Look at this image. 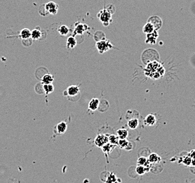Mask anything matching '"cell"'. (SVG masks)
Segmentation results:
<instances>
[{
  "label": "cell",
  "mask_w": 195,
  "mask_h": 183,
  "mask_svg": "<svg viewBox=\"0 0 195 183\" xmlns=\"http://www.w3.org/2000/svg\"><path fill=\"white\" fill-rule=\"evenodd\" d=\"M98 17L102 24L105 25H108L110 21H112V13L109 9H104L98 13Z\"/></svg>",
  "instance_id": "cell-1"
},
{
  "label": "cell",
  "mask_w": 195,
  "mask_h": 183,
  "mask_svg": "<svg viewBox=\"0 0 195 183\" xmlns=\"http://www.w3.org/2000/svg\"><path fill=\"white\" fill-rule=\"evenodd\" d=\"M113 47L112 44L110 43L109 40H102L98 41L96 43V48L99 53L102 54L105 52H107Z\"/></svg>",
  "instance_id": "cell-2"
},
{
  "label": "cell",
  "mask_w": 195,
  "mask_h": 183,
  "mask_svg": "<svg viewBox=\"0 0 195 183\" xmlns=\"http://www.w3.org/2000/svg\"><path fill=\"white\" fill-rule=\"evenodd\" d=\"M94 142L98 147H102L109 142V136L103 134H99L95 138Z\"/></svg>",
  "instance_id": "cell-3"
},
{
  "label": "cell",
  "mask_w": 195,
  "mask_h": 183,
  "mask_svg": "<svg viewBox=\"0 0 195 183\" xmlns=\"http://www.w3.org/2000/svg\"><path fill=\"white\" fill-rule=\"evenodd\" d=\"M44 7H45L46 11H47V13H49V14L56 15L58 13V5L56 3L53 2V1H49V2L44 5Z\"/></svg>",
  "instance_id": "cell-4"
},
{
  "label": "cell",
  "mask_w": 195,
  "mask_h": 183,
  "mask_svg": "<svg viewBox=\"0 0 195 183\" xmlns=\"http://www.w3.org/2000/svg\"><path fill=\"white\" fill-rule=\"evenodd\" d=\"M67 95L70 97H75L80 93V90L78 85H71L66 90Z\"/></svg>",
  "instance_id": "cell-5"
},
{
  "label": "cell",
  "mask_w": 195,
  "mask_h": 183,
  "mask_svg": "<svg viewBox=\"0 0 195 183\" xmlns=\"http://www.w3.org/2000/svg\"><path fill=\"white\" fill-rule=\"evenodd\" d=\"M67 123L65 121H62V122H60L59 123L57 124V125L55 127V131L57 132V133L59 134V135H62V134H64L67 131Z\"/></svg>",
  "instance_id": "cell-6"
},
{
  "label": "cell",
  "mask_w": 195,
  "mask_h": 183,
  "mask_svg": "<svg viewBox=\"0 0 195 183\" xmlns=\"http://www.w3.org/2000/svg\"><path fill=\"white\" fill-rule=\"evenodd\" d=\"M156 122V117L153 114H149L145 117V120H144V123L146 125L148 126H153L155 125Z\"/></svg>",
  "instance_id": "cell-7"
},
{
  "label": "cell",
  "mask_w": 195,
  "mask_h": 183,
  "mask_svg": "<svg viewBox=\"0 0 195 183\" xmlns=\"http://www.w3.org/2000/svg\"><path fill=\"white\" fill-rule=\"evenodd\" d=\"M99 99H97V98H93V99L91 100L89 104V109L90 111H92L97 110L98 107H99Z\"/></svg>",
  "instance_id": "cell-8"
},
{
  "label": "cell",
  "mask_w": 195,
  "mask_h": 183,
  "mask_svg": "<svg viewBox=\"0 0 195 183\" xmlns=\"http://www.w3.org/2000/svg\"><path fill=\"white\" fill-rule=\"evenodd\" d=\"M53 82V76L52 75L45 74L41 78V83L42 84H52Z\"/></svg>",
  "instance_id": "cell-9"
},
{
  "label": "cell",
  "mask_w": 195,
  "mask_h": 183,
  "mask_svg": "<svg viewBox=\"0 0 195 183\" xmlns=\"http://www.w3.org/2000/svg\"><path fill=\"white\" fill-rule=\"evenodd\" d=\"M161 161V157L156 153H152L149 156L148 161L150 164H157Z\"/></svg>",
  "instance_id": "cell-10"
},
{
  "label": "cell",
  "mask_w": 195,
  "mask_h": 183,
  "mask_svg": "<svg viewBox=\"0 0 195 183\" xmlns=\"http://www.w3.org/2000/svg\"><path fill=\"white\" fill-rule=\"evenodd\" d=\"M127 125H128V127L132 130H134L136 129L138 127L139 125V121H138V118H130V120H128V123H127Z\"/></svg>",
  "instance_id": "cell-11"
},
{
  "label": "cell",
  "mask_w": 195,
  "mask_h": 183,
  "mask_svg": "<svg viewBox=\"0 0 195 183\" xmlns=\"http://www.w3.org/2000/svg\"><path fill=\"white\" fill-rule=\"evenodd\" d=\"M20 37L22 40H27L31 38V31L27 28H24L20 33Z\"/></svg>",
  "instance_id": "cell-12"
},
{
  "label": "cell",
  "mask_w": 195,
  "mask_h": 183,
  "mask_svg": "<svg viewBox=\"0 0 195 183\" xmlns=\"http://www.w3.org/2000/svg\"><path fill=\"white\" fill-rule=\"evenodd\" d=\"M41 35H42V34H41V31L39 29L35 28L33 31H31V38L33 40H38L41 39Z\"/></svg>",
  "instance_id": "cell-13"
},
{
  "label": "cell",
  "mask_w": 195,
  "mask_h": 183,
  "mask_svg": "<svg viewBox=\"0 0 195 183\" xmlns=\"http://www.w3.org/2000/svg\"><path fill=\"white\" fill-rule=\"evenodd\" d=\"M116 135L119 139H127L128 135V132L126 129H119L116 131Z\"/></svg>",
  "instance_id": "cell-14"
},
{
  "label": "cell",
  "mask_w": 195,
  "mask_h": 183,
  "mask_svg": "<svg viewBox=\"0 0 195 183\" xmlns=\"http://www.w3.org/2000/svg\"><path fill=\"white\" fill-rule=\"evenodd\" d=\"M43 90L44 92H45L46 95L48 96L50 93H52L54 90V86L52 84H43Z\"/></svg>",
  "instance_id": "cell-15"
},
{
  "label": "cell",
  "mask_w": 195,
  "mask_h": 183,
  "mask_svg": "<svg viewBox=\"0 0 195 183\" xmlns=\"http://www.w3.org/2000/svg\"><path fill=\"white\" fill-rule=\"evenodd\" d=\"M155 28L153 26L152 24H151L150 23L147 22L146 23V25L143 27V32L146 34H150L153 33L154 31Z\"/></svg>",
  "instance_id": "cell-16"
},
{
  "label": "cell",
  "mask_w": 195,
  "mask_h": 183,
  "mask_svg": "<svg viewBox=\"0 0 195 183\" xmlns=\"http://www.w3.org/2000/svg\"><path fill=\"white\" fill-rule=\"evenodd\" d=\"M77 45V40L74 37H70L67 40V47L68 49H73Z\"/></svg>",
  "instance_id": "cell-17"
},
{
  "label": "cell",
  "mask_w": 195,
  "mask_h": 183,
  "mask_svg": "<svg viewBox=\"0 0 195 183\" xmlns=\"http://www.w3.org/2000/svg\"><path fill=\"white\" fill-rule=\"evenodd\" d=\"M58 32H59L60 35H62V36H66V35L69 33V32H70V29H69V27H67V25H61V27H59V28H58Z\"/></svg>",
  "instance_id": "cell-18"
},
{
  "label": "cell",
  "mask_w": 195,
  "mask_h": 183,
  "mask_svg": "<svg viewBox=\"0 0 195 183\" xmlns=\"http://www.w3.org/2000/svg\"><path fill=\"white\" fill-rule=\"evenodd\" d=\"M114 147H115V145H114V144H112L111 143L108 142V143H107L105 145H104L103 147H102V149L104 153L107 154V153H109V152L112 151Z\"/></svg>",
  "instance_id": "cell-19"
},
{
  "label": "cell",
  "mask_w": 195,
  "mask_h": 183,
  "mask_svg": "<svg viewBox=\"0 0 195 183\" xmlns=\"http://www.w3.org/2000/svg\"><path fill=\"white\" fill-rule=\"evenodd\" d=\"M119 140V138L117 135H109V142L111 143L112 144H114V145H117L118 141Z\"/></svg>",
  "instance_id": "cell-20"
},
{
  "label": "cell",
  "mask_w": 195,
  "mask_h": 183,
  "mask_svg": "<svg viewBox=\"0 0 195 183\" xmlns=\"http://www.w3.org/2000/svg\"><path fill=\"white\" fill-rule=\"evenodd\" d=\"M128 141L127 140V139H119V141H118V144L117 145L120 147L121 149H125L126 147V146L128 145Z\"/></svg>",
  "instance_id": "cell-21"
},
{
  "label": "cell",
  "mask_w": 195,
  "mask_h": 183,
  "mask_svg": "<svg viewBox=\"0 0 195 183\" xmlns=\"http://www.w3.org/2000/svg\"><path fill=\"white\" fill-rule=\"evenodd\" d=\"M136 171L137 173V174L139 175H142L145 174L146 173V169L143 166H140V165H138V166L136 167Z\"/></svg>",
  "instance_id": "cell-22"
},
{
  "label": "cell",
  "mask_w": 195,
  "mask_h": 183,
  "mask_svg": "<svg viewBox=\"0 0 195 183\" xmlns=\"http://www.w3.org/2000/svg\"><path fill=\"white\" fill-rule=\"evenodd\" d=\"M117 178L116 177V175L114 173H111L108 175L107 178L106 179L105 183H114L115 181H116Z\"/></svg>",
  "instance_id": "cell-23"
},
{
  "label": "cell",
  "mask_w": 195,
  "mask_h": 183,
  "mask_svg": "<svg viewBox=\"0 0 195 183\" xmlns=\"http://www.w3.org/2000/svg\"><path fill=\"white\" fill-rule=\"evenodd\" d=\"M148 162V158L145 157V156H140V157L138 159V165L143 166H144L146 165Z\"/></svg>",
  "instance_id": "cell-24"
},
{
  "label": "cell",
  "mask_w": 195,
  "mask_h": 183,
  "mask_svg": "<svg viewBox=\"0 0 195 183\" xmlns=\"http://www.w3.org/2000/svg\"><path fill=\"white\" fill-rule=\"evenodd\" d=\"M84 25H82V24H78L77 25V27H76V33H78L79 35H82V33H83V32H84V30H85V28H84L83 27V26H84Z\"/></svg>",
  "instance_id": "cell-25"
},
{
  "label": "cell",
  "mask_w": 195,
  "mask_h": 183,
  "mask_svg": "<svg viewBox=\"0 0 195 183\" xmlns=\"http://www.w3.org/2000/svg\"><path fill=\"white\" fill-rule=\"evenodd\" d=\"M184 164H185V165H190V164H192V159H191V157H186L185 158V160H184Z\"/></svg>",
  "instance_id": "cell-26"
},
{
  "label": "cell",
  "mask_w": 195,
  "mask_h": 183,
  "mask_svg": "<svg viewBox=\"0 0 195 183\" xmlns=\"http://www.w3.org/2000/svg\"><path fill=\"white\" fill-rule=\"evenodd\" d=\"M124 149H126V150H127V151H130L131 149H133V146H132L131 143L128 142V145L126 146V148Z\"/></svg>",
  "instance_id": "cell-27"
},
{
  "label": "cell",
  "mask_w": 195,
  "mask_h": 183,
  "mask_svg": "<svg viewBox=\"0 0 195 183\" xmlns=\"http://www.w3.org/2000/svg\"><path fill=\"white\" fill-rule=\"evenodd\" d=\"M121 182H122V181H121V180L120 179H118V178H117L116 181H115L114 183H121Z\"/></svg>",
  "instance_id": "cell-28"
},
{
  "label": "cell",
  "mask_w": 195,
  "mask_h": 183,
  "mask_svg": "<svg viewBox=\"0 0 195 183\" xmlns=\"http://www.w3.org/2000/svg\"><path fill=\"white\" fill-rule=\"evenodd\" d=\"M192 164L193 166H195V158H193V160L192 161Z\"/></svg>",
  "instance_id": "cell-29"
}]
</instances>
